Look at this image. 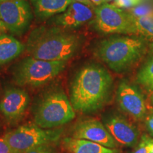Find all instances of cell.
Listing matches in <instances>:
<instances>
[{"mask_svg": "<svg viewBox=\"0 0 153 153\" xmlns=\"http://www.w3.org/2000/svg\"><path fill=\"white\" fill-rule=\"evenodd\" d=\"M6 33H7V31H6V30L4 29V26L1 25V23H0V36H1V34Z\"/></svg>", "mask_w": 153, "mask_h": 153, "instance_id": "cell-26", "label": "cell"}, {"mask_svg": "<svg viewBox=\"0 0 153 153\" xmlns=\"http://www.w3.org/2000/svg\"><path fill=\"white\" fill-rule=\"evenodd\" d=\"M94 24L96 29L106 35L135 34L133 16L129 11L114 4L105 2L94 9Z\"/></svg>", "mask_w": 153, "mask_h": 153, "instance_id": "cell-7", "label": "cell"}, {"mask_svg": "<svg viewBox=\"0 0 153 153\" xmlns=\"http://www.w3.org/2000/svg\"><path fill=\"white\" fill-rule=\"evenodd\" d=\"M62 128H42L37 125H24L5 134L4 138L11 150L24 153L36 147L50 145L60 139Z\"/></svg>", "mask_w": 153, "mask_h": 153, "instance_id": "cell-6", "label": "cell"}, {"mask_svg": "<svg viewBox=\"0 0 153 153\" xmlns=\"http://www.w3.org/2000/svg\"><path fill=\"white\" fill-rule=\"evenodd\" d=\"M153 148V138L143 135L137 146L132 153H150Z\"/></svg>", "mask_w": 153, "mask_h": 153, "instance_id": "cell-19", "label": "cell"}, {"mask_svg": "<svg viewBox=\"0 0 153 153\" xmlns=\"http://www.w3.org/2000/svg\"><path fill=\"white\" fill-rule=\"evenodd\" d=\"M11 148L4 137H0V153H9Z\"/></svg>", "mask_w": 153, "mask_h": 153, "instance_id": "cell-23", "label": "cell"}, {"mask_svg": "<svg viewBox=\"0 0 153 153\" xmlns=\"http://www.w3.org/2000/svg\"><path fill=\"white\" fill-rule=\"evenodd\" d=\"M90 1L95 7H98V6L102 4L105 2H107L106 0H90Z\"/></svg>", "mask_w": 153, "mask_h": 153, "instance_id": "cell-24", "label": "cell"}, {"mask_svg": "<svg viewBox=\"0 0 153 153\" xmlns=\"http://www.w3.org/2000/svg\"><path fill=\"white\" fill-rule=\"evenodd\" d=\"M151 100H152V102L153 103V94H152V97H151Z\"/></svg>", "mask_w": 153, "mask_h": 153, "instance_id": "cell-29", "label": "cell"}, {"mask_svg": "<svg viewBox=\"0 0 153 153\" xmlns=\"http://www.w3.org/2000/svg\"><path fill=\"white\" fill-rule=\"evenodd\" d=\"M116 101L123 111L136 120L146 115V104L143 95L137 88L126 80L120 82L116 91Z\"/></svg>", "mask_w": 153, "mask_h": 153, "instance_id": "cell-9", "label": "cell"}, {"mask_svg": "<svg viewBox=\"0 0 153 153\" xmlns=\"http://www.w3.org/2000/svg\"><path fill=\"white\" fill-rule=\"evenodd\" d=\"M72 1H77V2H81V3L85 4H87V5H89V6H91V7H95L93 5V4L91 2L90 0H72Z\"/></svg>", "mask_w": 153, "mask_h": 153, "instance_id": "cell-25", "label": "cell"}, {"mask_svg": "<svg viewBox=\"0 0 153 153\" xmlns=\"http://www.w3.org/2000/svg\"><path fill=\"white\" fill-rule=\"evenodd\" d=\"M137 81L145 89L153 92V57L145 63L138 72Z\"/></svg>", "mask_w": 153, "mask_h": 153, "instance_id": "cell-18", "label": "cell"}, {"mask_svg": "<svg viewBox=\"0 0 153 153\" xmlns=\"http://www.w3.org/2000/svg\"><path fill=\"white\" fill-rule=\"evenodd\" d=\"M24 153H56L54 148L50 145H44L30 149Z\"/></svg>", "mask_w": 153, "mask_h": 153, "instance_id": "cell-21", "label": "cell"}, {"mask_svg": "<svg viewBox=\"0 0 153 153\" xmlns=\"http://www.w3.org/2000/svg\"><path fill=\"white\" fill-rule=\"evenodd\" d=\"M95 7L72 1L64 12L53 17L51 23L59 27L71 30L83 26L94 18Z\"/></svg>", "mask_w": 153, "mask_h": 153, "instance_id": "cell-11", "label": "cell"}, {"mask_svg": "<svg viewBox=\"0 0 153 153\" xmlns=\"http://www.w3.org/2000/svg\"><path fill=\"white\" fill-rule=\"evenodd\" d=\"M72 137L87 140L109 148H116L118 144L104 124L96 119H86L76 123Z\"/></svg>", "mask_w": 153, "mask_h": 153, "instance_id": "cell-10", "label": "cell"}, {"mask_svg": "<svg viewBox=\"0 0 153 153\" xmlns=\"http://www.w3.org/2000/svg\"><path fill=\"white\" fill-rule=\"evenodd\" d=\"M145 123L148 131L152 136H153V111L150 113L145 117Z\"/></svg>", "mask_w": 153, "mask_h": 153, "instance_id": "cell-22", "label": "cell"}, {"mask_svg": "<svg viewBox=\"0 0 153 153\" xmlns=\"http://www.w3.org/2000/svg\"><path fill=\"white\" fill-rule=\"evenodd\" d=\"M27 0H8L0 3V23L11 35L21 36L27 31L33 18Z\"/></svg>", "mask_w": 153, "mask_h": 153, "instance_id": "cell-8", "label": "cell"}, {"mask_svg": "<svg viewBox=\"0 0 153 153\" xmlns=\"http://www.w3.org/2000/svg\"><path fill=\"white\" fill-rule=\"evenodd\" d=\"M24 44L13 35L3 33L0 36V67L5 65L24 52Z\"/></svg>", "mask_w": 153, "mask_h": 153, "instance_id": "cell-15", "label": "cell"}, {"mask_svg": "<svg viewBox=\"0 0 153 153\" xmlns=\"http://www.w3.org/2000/svg\"><path fill=\"white\" fill-rule=\"evenodd\" d=\"M148 40L140 36H112L101 40L96 54L116 72L128 70L145 55Z\"/></svg>", "mask_w": 153, "mask_h": 153, "instance_id": "cell-3", "label": "cell"}, {"mask_svg": "<svg viewBox=\"0 0 153 153\" xmlns=\"http://www.w3.org/2000/svg\"><path fill=\"white\" fill-rule=\"evenodd\" d=\"M35 16L46 20L64 12L72 0H30Z\"/></svg>", "mask_w": 153, "mask_h": 153, "instance_id": "cell-14", "label": "cell"}, {"mask_svg": "<svg viewBox=\"0 0 153 153\" xmlns=\"http://www.w3.org/2000/svg\"><path fill=\"white\" fill-rule=\"evenodd\" d=\"M104 126L118 144L133 147L137 144L139 133L136 128L123 116L117 114L108 116L104 120Z\"/></svg>", "mask_w": 153, "mask_h": 153, "instance_id": "cell-12", "label": "cell"}, {"mask_svg": "<svg viewBox=\"0 0 153 153\" xmlns=\"http://www.w3.org/2000/svg\"><path fill=\"white\" fill-rule=\"evenodd\" d=\"M112 87V76L106 68L98 64H87L74 74L70 100L76 111H97L108 100Z\"/></svg>", "mask_w": 153, "mask_h": 153, "instance_id": "cell-1", "label": "cell"}, {"mask_svg": "<svg viewBox=\"0 0 153 153\" xmlns=\"http://www.w3.org/2000/svg\"><path fill=\"white\" fill-rule=\"evenodd\" d=\"M150 153H153V148H152V150L150 151Z\"/></svg>", "mask_w": 153, "mask_h": 153, "instance_id": "cell-30", "label": "cell"}, {"mask_svg": "<svg viewBox=\"0 0 153 153\" xmlns=\"http://www.w3.org/2000/svg\"><path fill=\"white\" fill-rule=\"evenodd\" d=\"M132 16L137 36H140L146 40L153 41V14L141 16L132 15Z\"/></svg>", "mask_w": 153, "mask_h": 153, "instance_id": "cell-17", "label": "cell"}, {"mask_svg": "<svg viewBox=\"0 0 153 153\" xmlns=\"http://www.w3.org/2000/svg\"><path fill=\"white\" fill-rule=\"evenodd\" d=\"M106 1H110V0H106Z\"/></svg>", "mask_w": 153, "mask_h": 153, "instance_id": "cell-31", "label": "cell"}, {"mask_svg": "<svg viewBox=\"0 0 153 153\" xmlns=\"http://www.w3.org/2000/svg\"><path fill=\"white\" fill-rule=\"evenodd\" d=\"M64 144L71 153H120L117 148H109L87 140L74 137H67Z\"/></svg>", "mask_w": 153, "mask_h": 153, "instance_id": "cell-16", "label": "cell"}, {"mask_svg": "<svg viewBox=\"0 0 153 153\" xmlns=\"http://www.w3.org/2000/svg\"><path fill=\"white\" fill-rule=\"evenodd\" d=\"M75 110L66 94L56 89L46 94L40 101L34 114V121L42 128L51 129L72 120Z\"/></svg>", "mask_w": 153, "mask_h": 153, "instance_id": "cell-4", "label": "cell"}, {"mask_svg": "<svg viewBox=\"0 0 153 153\" xmlns=\"http://www.w3.org/2000/svg\"><path fill=\"white\" fill-rule=\"evenodd\" d=\"M82 36L59 26H43L31 32L26 43L30 56L48 61H68L81 48Z\"/></svg>", "mask_w": 153, "mask_h": 153, "instance_id": "cell-2", "label": "cell"}, {"mask_svg": "<svg viewBox=\"0 0 153 153\" xmlns=\"http://www.w3.org/2000/svg\"><path fill=\"white\" fill-rule=\"evenodd\" d=\"M9 153H20V152H14V151H12V150H11V152H9Z\"/></svg>", "mask_w": 153, "mask_h": 153, "instance_id": "cell-27", "label": "cell"}, {"mask_svg": "<svg viewBox=\"0 0 153 153\" xmlns=\"http://www.w3.org/2000/svg\"><path fill=\"white\" fill-rule=\"evenodd\" d=\"M8 1V0H0V3L3 2V1Z\"/></svg>", "mask_w": 153, "mask_h": 153, "instance_id": "cell-28", "label": "cell"}, {"mask_svg": "<svg viewBox=\"0 0 153 153\" xmlns=\"http://www.w3.org/2000/svg\"><path fill=\"white\" fill-rule=\"evenodd\" d=\"M142 0H114V4L121 9H129L135 7L140 4Z\"/></svg>", "mask_w": 153, "mask_h": 153, "instance_id": "cell-20", "label": "cell"}, {"mask_svg": "<svg viewBox=\"0 0 153 153\" xmlns=\"http://www.w3.org/2000/svg\"><path fill=\"white\" fill-rule=\"evenodd\" d=\"M29 104V96L22 89H7L0 101V111L9 120H16L26 111Z\"/></svg>", "mask_w": 153, "mask_h": 153, "instance_id": "cell-13", "label": "cell"}, {"mask_svg": "<svg viewBox=\"0 0 153 153\" xmlns=\"http://www.w3.org/2000/svg\"><path fill=\"white\" fill-rule=\"evenodd\" d=\"M66 65L67 61H48L28 57L15 68L14 79L20 86L41 87L57 77Z\"/></svg>", "mask_w": 153, "mask_h": 153, "instance_id": "cell-5", "label": "cell"}]
</instances>
